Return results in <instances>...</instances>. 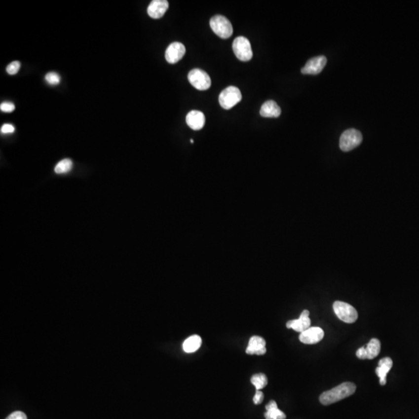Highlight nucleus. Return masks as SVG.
Here are the masks:
<instances>
[{
	"label": "nucleus",
	"mask_w": 419,
	"mask_h": 419,
	"mask_svg": "<svg viewBox=\"0 0 419 419\" xmlns=\"http://www.w3.org/2000/svg\"><path fill=\"white\" fill-rule=\"evenodd\" d=\"M263 399H264V394H263V392L260 391V390H256V394L253 397V402H254L255 405H260L263 402Z\"/></svg>",
	"instance_id": "bb28decb"
},
{
	"label": "nucleus",
	"mask_w": 419,
	"mask_h": 419,
	"mask_svg": "<svg viewBox=\"0 0 419 419\" xmlns=\"http://www.w3.org/2000/svg\"><path fill=\"white\" fill-rule=\"evenodd\" d=\"M45 79L51 85H57L60 82L61 77L58 73L51 72V73H48L46 75Z\"/></svg>",
	"instance_id": "4be33fe9"
},
{
	"label": "nucleus",
	"mask_w": 419,
	"mask_h": 419,
	"mask_svg": "<svg viewBox=\"0 0 419 419\" xmlns=\"http://www.w3.org/2000/svg\"><path fill=\"white\" fill-rule=\"evenodd\" d=\"M14 126L12 125L10 123H5L1 127V133L2 134H12L14 132Z\"/></svg>",
	"instance_id": "a878e982"
},
{
	"label": "nucleus",
	"mask_w": 419,
	"mask_h": 419,
	"mask_svg": "<svg viewBox=\"0 0 419 419\" xmlns=\"http://www.w3.org/2000/svg\"><path fill=\"white\" fill-rule=\"evenodd\" d=\"M233 51L234 55L242 62L250 61L253 56L250 42L245 37L236 38L233 41Z\"/></svg>",
	"instance_id": "423d86ee"
},
{
	"label": "nucleus",
	"mask_w": 419,
	"mask_h": 419,
	"mask_svg": "<svg viewBox=\"0 0 419 419\" xmlns=\"http://www.w3.org/2000/svg\"><path fill=\"white\" fill-rule=\"evenodd\" d=\"M73 161L69 158H65L57 164L55 168V172L57 174H64L69 173L73 169Z\"/></svg>",
	"instance_id": "412c9836"
},
{
	"label": "nucleus",
	"mask_w": 419,
	"mask_h": 419,
	"mask_svg": "<svg viewBox=\"0 0 419 419\" xmlns=\"http://www.w3.org/2000/svg\"><path fill=\"white\" fill-rule=\"evenodd\" d=\"M187 125L194 131H199L205 124V116L201 111H191L186 117Z\"/></svg>",
	"instance_id": "2eb2a0df"
},
{
	"label": "nucleus",
	"mask_w": 419,
	"mask_h": 419,
	"mask_svg": "<svg viewBox=\"0 0 419 419\" xmlns=\"http://www.w3.org/2000/svg\"><path fill=\"white\" fill-rule=\"evenodd\" d=\"M381 342L378 339H372L366 346L356 351V356L360 359H373L381 352Z\"/></svg>",
	"instance_id": "6e6552de"
},
{
	"label": "nucleus",
	"mask_w": 419,
	"mask_h": 419,
	"mask_svg": "<svg viewBox=\"0 0 419 419\" xmlns=\"http://www.w3.org/2000/svg\"><path fill=\"white\" fill-rule=\"evenodd\" d=\"M20 62H18V61H15V62H12V63L9 64V66L6 68V72H7L8 74L9 75H15L17 74L18 73L19 70L20 69Z\"/></svg>",
	"instance_id": "5701e85b"
},
{
	"label": "nucleus",
	"mask_w": 419,
	"mask_h": 419,
	"mask_svg": "<svg viewBox=\"0 0 419 419\" xmlns=\"http://www.w3.org/2000/svg\"><path fill=\"white\" fill-rule=\"evenodd\" d=\"M326 63V57L323 55L310 58V60L307 61L306 65L302 68V73L305 75L319 74L323 70Z\"/></svg>",
	"instance_id": "9b49d317"
},
{
	"label": "nucleus",
	"mask_w": 419,
	"mask_h": 419,
	"mask_svg": "<svg viewBox=\"0 0 419 419\" xmlns=\"http://www.w3.org/2000/svg\"><path fill=\"white\" fill-rule=\"evenodd\" d=\"M6 419H28V418L24 412L17 411L10 414Z\"/></svg>",
	"instance_id": "393cba45"
},
{
	"label": "nucleus",
	"mask_w": 419,
	"mask_h": 419,
	"mask_svg": "<svg viewBox=\"0 0 419 419\" xmlns=\"http://www.w3.org/2000/svg\"><path fill=\"white\" fill-rule=\"evenodd\" d=\"M325 332L319 327H310L308 329L301 333L299 340L304 344L313 345L323 340Z\"/></svg>",
	"instance_id": "1a4fd4ad"
},
{
	"label": "nucleus",
	"mask_w": 419,
	"mask_h": 419,
	"mask_svg": "<svg viewBox=\"0 0 419 419\" xmlns=\"http://www.w3.org/2000/svg\"><path fill=\"white\" fill-rule=\"evenodd\" d=\"M333 310L338 318L345 323H354L357 320V310L349 304L343 302H336L333 304Z\"/></svg>",
	"instance_id": "39448f33"
},
{
	"label": "nucleus",
	"mask_w": 419,
	"mask_h": 419,
	"mask_svg": "<svg viewBox=\"0 0 419 419\" xmlns=\"http://www.w3.org/2000/svg\"><path fill=\"white\" fill-rule=\"evenodd\" d=\"M393 367V361L390 357H385L379 361V366L376 368V374L380 378V383L384 386L386 383V375Z\"/></svg>",
	"instance_id": "dca6fc26"
},
{
	"label": "nucleus",
	"mask_w": 419,
	"mask_h": 419,
	"mask_svg": "<svg viewBox=\"0 0 419 419\" xmlns=\"http://www.w3.org/2000/svg\"><path fill=\"white\" fill-rule=\"evenodd\" d=\"M266 345H267V343L263 338L257 336H252L249 340L245 352L248 355L263 356L267 352Z\"/></svg>",
	"instance_id": "f8f14e48"
},
{
	"label": "nucleus",
	"mask_w": 419,
	"mask_h": 419,
	"mask_svg": "<svg viewBox=\"0 0 419 419\" xmlns=\"http://www.w3.org/2000/svg\"><path fill=\"white\" fill-rule=\"evenodd\" d=\"M190 142L191 143H193V140L191 139Z\"/></svg>",
	"instance_id": "cd10ccee"
},
{
	"label": "nucleus",
	"mask_w": 419,
	"mask_h": 419,
	"mask_svg": "<svg viewBox=\"0 0 419 419\" xmlns=\"http://www.w3.org/2000/svg\"><path fill=\"white\" fill-rule=\"evenodd\" d=\"M169 8V2L166 0H153L148 7V14L153 19L163 17Z\"/></svg>",
	"instance_id": "4468645a"
},
{
	"label": "nucleus",
	"mask_w": 419,
	"mask_h": 419,
	"mask_svg": "<svg viewBox=\"0 0 419 419\" xmlns=\"http://www.w3.org/2000/svg\"><path fill=\"white\" fill-rule=\"evenodd\" d=\"M251 383L256 387V390H260L267 386L268 379L264 374H256L251 378Z\"/></svg>",
	"instance_id": "aec40b11"
},
{
	"label": "nucleus",
	"mask_w": 419,
	"mask_h": 419,
	"mask_svg": "<svg viewBox=\"0 0 419 419\" xmlns=\"http://www.w3.org/2000/svg\"><path fill=\"white\" fill-rule=\"evenodd\" d=\"M186 47L180 42H173L165 51V59L169 64H176L184 58Z\"/></svg>",
	"instance_id": "9d476101"
},
{
	"label": "nucleus",
	"mask_w": 419,
	"mask_h": 419,
	"mask_svg": "<svg viewBox=\"0 0 419 419\" xmlns=\"http://www.w3.org/2000/svg\"><path fill=\"white\" fill-rule=\"evenodd\" d=\"M241 91L235 86H229L219 96L220 105L225 110H230L241 100Z\"/></svg>",
	"instance_id": "20e7f679"
},
{
	"label": "nucleus",
	"mask_w": 419,
	"mask_h": 419,
	"mask_svg": "<svg viewBox=\"0 0 419 419\" xmlns=\"http://www.w3.org/2000/svg\"><path fill=\"white\" fill-rule=\"evenodd\" d=\"M267 412H266V419H286L285 413H283L282 411L279 410L275 401H270L267 404L266 406Z\"/></svg>",
	"instance_id": "a211bd4d"
},
{
	"label": "nucleus",
	"mask_w": 419,
	"mask_h": 419,
	"mask_svg": "<svg viewBox=\"0 0 419 419\" xmlns=\"http://www.w3.org/2000/svg\"><path fill=\"white\" fill-rule=\"evenodd\" d=\"M356 390V386L353 383L345 382L341 383L334 388L324 392L320 396V402L323 405H330L346 397L352 395Z\"/></svg>",
	"instance_id": "f257e3e1"
},
{
	"label": "nucleus",
	"mask_w": 419,
	"mask_h": 419,
	"mask_svg": "<svg viewBox=\"0 0 419 419\" xmlns=\"http://www.w3.org/2000/svg\"><path fill=\"white\" fill-rule=\"evenodd\" d=\"M281 114V109L276 102L268 100L262 106L260 115L263 117H278Z\"/></svg>",
	"instance_id": "f3484780"
},
{
	"label": "nucleus",
	"mask_w": 419,
	"mask_h": 419,
	"mask_svg": "<svg viewBox=\"0 0 419 419\" xmlns=\"http://www.w3.org/2000/svg\"><path fill=\"white\" fill-rule=\"evenodd\" d=\"M0 110L2 112L11 113L15 110V105L10 102H5L0 105Z\"/></svg>",
	"instance_id": "b1692460"
},
{
	"label": "nucleus",
	"mask_w": 419,
	"mask_h": 419,
	"mask_svg": "<svg viewBox=\"0 0 419 419\" xmlns=\"http://www.w3.org/2000/svg\"><path fill=\"white\" fill-rule=\"evenodd\" d=\"M363 135L356 129H348L340 137V147L343 152H349L361 144Z\"/></svg>",
	"instance_id": "7ed1b4c3"
},
{
	"label": "nucleus",
	"mask_w": 419,
	"mask_h": 419,
	"mask_svg": "<svg viewBox=\"0 0 419 419\" xmlns=\"http://www.w3.org/2000/svg\"><path fill=\"white\" fill-rule=\"evenodd\" d=\"M210 25L215 35H218L221 38L228 39L232 35V25L228 18L222 15H217L213 17L210 21Z\"/></svg>",
	"instance_id": "f03ea898"
},
{
	"label": "nucleus",
	"mask_w": 419,
	"mask_h": 419,
	"mask_svg": "<svg viewBox=\"0 0 419 419\" xmlns=\"http://www.w3.org/2000/svg\"><path fill=\"white\" fill-rule=\"evenodd\" d=\"M190 83L198 90H207L211 87V80L209 75L201 69H192L188 74Z\"/></svg>",
	"instance_id": "0eeeda50"
},
{
	"label": "nucleus",
	"mask_w": 419,
	"mask_h": 419,
	"mask_svg": "<svg viewBox=\"0 0 419 419\" xmlns=\"http://www.w3.org/2000/svg\"><path fill=\"white\" fill-rule=\"evenodd\" d=\"M309 314H310V312L308 310H303L298 319L287 321V329H294V331L300 332V333L307 330L310 328V323H311L310 318H309Z\"/></svg>",
	"instance_id": "ddd939ff"
},
{
	"label": "nucleus",
	"mask_w": 419,
	"mask_h": 419,
	"mask_svg": "<svg viewBox=\"0 0 419 419\" xmlns=\"http://www.w3.org/2000/svg\"><path fill=\"white\" fill-rule=\"evenodd\" d=\"M202 340L199 336H190L184 341L183 348L187 353H192L197 351L201 346Z\"/></svg>",
	"instance_id": "6ab92c4d"
}]
</instances>
